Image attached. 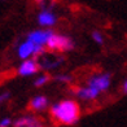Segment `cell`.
Here are the masks:
<instances>
[{
    "instance_id": "4fadbf2b",
    "label": "cell",
    "mask_w": 127,
    "mask_h": 127,
    "mask_svg": "<svg viewBox=\"0 0 127 127\" xmlns=\"http://www.w3.org/2000/svg\"><path fill=\"white\" fill-rule=\"evenodd\" d=\"M52 80V77L49 75L48 73H42V74H38V75L34 78V87L36 88H42L44 86H47L49 82Z\"/></svg>"
},
{
    "instance_id": "ac0fdd59",
    "label": "cell",
    "mask_w": 127,
    "mask_h": 127,
    "mask_svg": "<svg viewBox=\"0 0 127 127\" xmlns=\"http://www.w3.org/2000/svg\"><path fill=\"white\" fill-rule=\"evenodd\" d=\"M121 90H122V94L123 95H127V79L123 80L122 86H121Z\"/></svg>"
},
{
    "instance_id": "30bf717a",
    "label": "cell",
    "mask_w": 127,
    "mask_h": 127,
    "mask_svg": "<svg viewBox=\"0 0 127 127\" xmlns=\"http://www.w3.org/2000/svg\"><path fill=\"white\" fill-rule=\"evenodd\" d=\"M51 106V102H49V99L45 95L43 94H39V95H35L32 96L30 101H29V109L34 113H42V112H45L48 110Z\"/></svg>"
},
{
    "instance_id": "277c9868",
    "label": "cell",
    "mask_w": 127,
    "mask_h": 127,
    "mask_svg": "<svg viewBox=\"0 0 127 127\" xmlns=\"http://www.w3.org/2000/svg\"><path fill=\"white\" fill-rule=\"evenodd\" d=\"M86 84L90 87L95 88L96 91H99L100 94L106 92L112 86V74L106 73V71H101V73H95L90 75L86 80Z\"/></svg>"
},
{
    "instance_id": "5bb4252c",
    "label": "cell",
    "mask_w": 127,
    "mask_h": 127,
    "mask_svg": "<svg viewBox=\"0 0 127 127\" xmlns=\"http://www.w3.org/2000/svg\"><path fill=\"white\" fill-rule=\"evenodd\" d=\"M91 39H92V42H94L95 44L97 45H102L104 42H105V36H104V34L99 30H94L91 32Z\"/></svg>"
},
{
    "instance_id": "5b68a950",
    "label": "cell",
    "mask_w": 127,
    "mask_h": 127,
    "mask_svg": "<svg viewBox=\"0 0 127 127\" xmlns=\"http://www.w3.org/2000/svg\"><path fill=\"white\" fill-rule=\"evenodd\" d=\"M38 61H39L40 69L44 70V73H49V71L57 70L65 62V59H64V56H60L57 53H48V52H45L44 55L39 57Z\"/></svg>"
},
{
    "instance_id": "e0dca14e",
    "label": "cell",
    "mask_w": 127,
    "mask_h": 127,
    "mask_svg": "<svg viewBox=\"0 0 127 127\" xmlns=\"http://www.w3.org/2000/svg\"><path fill=\"white\" fill-rule=\"evenodd\" d=\"M51 1H52V0H35V3L40 7V9H43V8H52Z\"/></svg>"
},
{
    "instance_id": "ba28073f",
    "label": "cell",
    "mask_w": 127,
    "mask_h": 127,
    "mask_svg": "<svg viewBox=\"0 0 127 127\" xmlns=\"http://www.w3.org/2000/svg\"><path fill=\"white\" fill-rule=\"evenodd\" d=\"M59 18H57L56 12H53L52 8H43L39 10L36 16V22L40 29H52L56 24Z\"/></svg>"
},
{
    "instance_id": "8992f818",
    "label": "cell",
    "mask_w": 127,
    "mask_h": 127,
    "mask_svg": "<svg viewBox=\"0 0 127 127\" xmlns=\"http://www.w3.org/2000/svg\"><path fill=\"white\" fill-rule=\"evenodd\" d=\"M42 70L39 65L38 59H27L22 60L21 64L17 67V75L22 78H30V77H36L39 71Z\"/></svg>"
},
{
    "instance_id": "6da1fadb",
    "label": "cell",
    "mask_w": 127,
    "mask_h": 127,
    "mask_svg": "<svg viewBox=\"0 0 127 127\" xmlns=\"http://www.w3.org/2000/svg\"><path fill=\"white\" fill-rule=\"evenodd\" d=\"M49 115L57 125L73 126L80 119L82 109L75 99H61L49 106Z\"/></svg>"
},
{
    "instance_id": "7c38bea8",
    "label": "cell",
    "mask_w": 127,
    "mask_h": 127,
    "mask_svg": "<svg viewBox=\"0 0 127 127\" xmlns=\"http://www.w3.org/2000/svg\"><path fill=\"white\" fill-rule=\"evenodd\" d=\"M52 80L56 82L57 84H64V86H69L74 82V78L71 74L69 73H59V74H55L52 77Z\"/></svg>"
},
{
    "instance_id": "3957f363",
    "label": "cell",
    "mask_w": 127,
    "mask_h": 127,
    "mask_svg": "<svg viewBox=\"0 0 127 127\" xmlns=\"http://www.w3.org/2000/svg\"><path fill=\"white\" fill-rule=\"evenodd\" d=\"M17 56L18 59L22 60H27V59H39L42 55H44L47 49L44 47H39V45L34 44L30 40L25 39L24 42H21L18 45H17Z\"/></svg>"
},
{
    "instance_id": "8fae6325",
    "label": "cell",
    "mask_w": 127,
    "mask_h": 127,
    "mask_svg": "<svg viewBox=\"0 0 127 127\" xmlns=\"http://www.w3.org/2000/svg\"><path fill=\"white\" fill-rule=\"evenodd\" d=\"M13 127H45L39 117L32 114H25L13 121Z\"/></svg>"
},
{
    "instance_id": "2e32d148",
    "label": "cell",
    "mask_w": 127,
    "mask_h": 127,
    "mask_svg": "<svg viewBox=\"0 0 127 127\" xmlns=\"http://www.w3.org/2000/svg\"><path fill=\"white\" fill-rule=\"evenodd\" d=\"M13 126V121L10 117H4L0 119V127H10Z\"/></svg>"
},
{
    "instance_id": "9c48e42d",
    "label": "cell",
    "mask_w": 127,
    "mask_h": 127,
    "mask_svg": "<svg viewBox=\"0 0 127 127\" xmlns=\"http://www.w3.org/2000/svg\"><path fill=\"white\" fill-rule=\"evenodd\" d=\"M55 31L52 30V29H36V30H32L30 32H27L26 35V39L32 42L34 44L39 45V47H44L47 45L49 38L52 36V34Z\"/></svg>"
},
{
    "instance_id": "7a4b0ae2",
    "label": "cell",
    "mask_w": 127,
    "mask_h": 127,
    "mask_svg": "<svg viewBox=\"0 0 127 127\" xmlns=\"http://www.w3.org/2000/svg\"><path fill=\"white\" fill-rule=\"evenodd\" d=\"M74 48H75V42L71 36L56 31L52 34L45 45V49L48 52H59V53H66V52L73 51Z\"/></svg>"
},
{
    "instance_id": "9a60e30c",
    "label": "cell",
    "mask_w": 127,
    "mask_h": 127,
    "mask_svg": "<svg viewBox=\"0 0 127 127\" xmlns=\"http://www.w3.org/2000/svg\"><path fill=\"white\" fill-rule=\"evenodd\" d=\"M10 92L9 91H3L0 92V106L4 105V104H7L9 100H10Z\"/></svg>"
},
{
    "instance_id": "52a82bcc",
    "label": "cell",
    "mask_w": 127,
    "mask_h": 127,
    "mask_svg": "<svg viewBox=\"0 0 127 127\" xmlns=\"http://www.w3.org/2000/svg\"><path fill=\"white\" fill-rule=\"evenodd\" d=\"M71 94L74 95V97L80 101H86V102H91L95 101L100 97V92L96 91L95 88L90 87V86L84 84V86H78V87H74L71 90Z\"/></svg>"
}]
</instances>
